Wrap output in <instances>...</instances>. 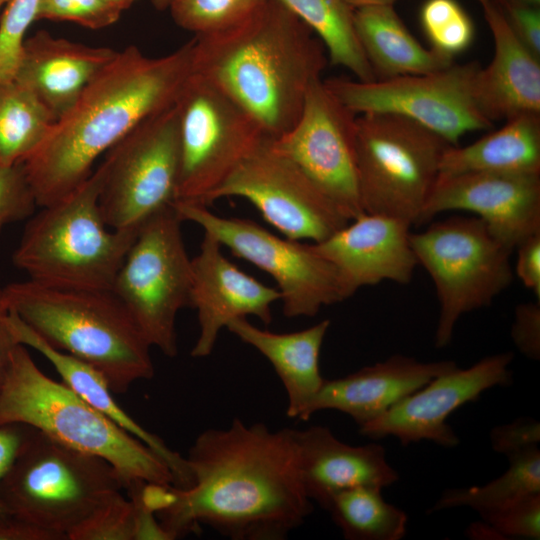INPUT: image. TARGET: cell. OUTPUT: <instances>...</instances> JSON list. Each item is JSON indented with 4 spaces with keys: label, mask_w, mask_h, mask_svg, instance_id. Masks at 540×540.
Wrapping results in <instances>:
<instances>
[{
    "label": "cell",
    "mask_w": 540,
    "mask_h": 540,
    "mask_svg": "<svg viewBox=\"0 0 540 540\" xmlns=\"http://www.w3.org/2000/svg\"><path fill=\"white\" fill-rule=\"evenodd\" d=\"M120 15L104 0H39L36 20L69 21L102 29L116 23Z\"/></svg>",
    "instance_id": "37"
},
{
    "label": "cell",
    "mask_w": 540,
    "mask_h": 540,
    "mask_svg": "<svg viewBox=\"0 0 540 540\" xmlns=\"http://www.w3.org/2000/svg\"><path fill=\"white\" fill-rule=\"evenodd\" d=\"M9 324L17 342L43 355L53 365L65 385L156 453L169 467L174 486L187 488L191 485L192 479L186 458L168 447L163 439L143 428L117 404L108 381L101 372L88 363L49 345L10 310Z\"/></svg>",
    "instance_id": "25"
},
{
    "label": "cell",
    "mask_w": 540,
    "mask_h": 540,
    "mask_svg": "<svg viewBox=\"0 0 540 540\" xmlns=\"http://www.w3.org/2000/svg\"><path fill=\"white\" fill-rule=\"evenodd\" d=\"M490 440L494 451L509 458L538 447L540 424L531 418H518L494 427L490 432Z\"/></svg>",
    "instance_id": "40"
},
{
    "label": "cell",
    "mask_w": 540,
    "mask_h": 540,
    "mask_svg": "<svg viewBox=\"0 0 540 540\" xmlns=\"http://www.w3.org/2000/svg\"><path fill=\"white\" fill-rule=\"evenodd\" d=\"M348 540H400L407 514L382 497V489L357 486L334 494L324 508Z\"/></svg>",
    "instance_id": "30"
},
{
    "label": "cell",
    "mask_w": 540,
    "mask_h": 540,
    "mask_svg": "<svg viewBox=\"0 0 540 540\" xmlns=\"http://www.w3.org/2000/svg\"><path fill=\"white\" fill-rule=\"evenodd\" d=\"M513 353L487 356L472 366H458L431 379L377 419L359 427L360 434L380 439L393 436L403 446L428 440L446 448L458 445L459 437L448 417L486 390L512 382L509 369Z\"/></svg>",
    "instance_id": "17"
},
{
    "label": "cell",
    "mask_w": 540,
    "mask_h": 540,
    "mask_svg": "<svg viewBox=\"0 0 540 540\" xmlns=\"http://www.w3.org/2000/svg\"><path fill=\"white\" fill-rule=\"evenodd\" d=\"M420 24L431 49L454 59L473 42L475 26L457 0H425Z\"/></svg>",
    "instance_id": "34"
},
{
    "label": "cell",
    "mask_w": 540,
    "mask_h": 540,
    "mask_svg": "<svg viewBox=\"0 0 540 540\" xmlns=\"http://www.w3.org/2000/svg\"><path fill=\"white\" fill-rule=\"evenodd\" d=\"M185 458L189 487L148 483L142 490L172 540L201 525L233 540H283L313 510L295 429L235 418L201 432Z\"/></svg>",
    "instance_id": "1"
},
{
    "label": "cell",
    "mask_w": 540,
    "mask_h": 540,
    "mask_svg": "<svg viewBox=\"0 0 540 540\" xmlns=\"http://www.w3.org/2000/svg\"><path fill=\"white\" fill-rule=\"evenodd\" d=\"M314 32L278 0L222 30L195 35L193 72L241 106L275 139L299 119L328 64Z\"/></svg>",
    "instance_id": "3"
},
{
    "label": "cell",
    "mask_w": 540,
    "mask_h": 540,
    "mask_svg": "<svg viewBox=\"0 0 540 540\" xmlns=\"http://www.w3.org/2000/svg\"><path fill=\"white\" fill-rule=\"evenodd\" d=\"M464 147L450 145L439 174L474 171L540 173V113H523Z\"/></svg>",
    "instance_id": "28"
},
{
    "label": "cell",
    "mask_w": 540,
    "mask_h": 540,
    "mask_svg": "<svg viewBox=\"0 0 540 540\" xmlns=\"http://www.w3.org/2000/svg\"><path fill=\"white\" fill-rule=\"evenodd\" d=\"M329 326L330 320L325 319L300 331L276 333L253 325L247 318H238L226 328L271 363L287 394V416L304 420L325 380L319 360Z\"/></svg>",
    "instance_id": "26"
},
{
    "label": "cell",
    "mask_w": 540,
    "mask_h": 540,
    "mask_svg": "<svg viewBox=\"0 0 540 540\" xmlns=\"http://www.w3.org/2000/svg\"><path fill=\"white\" fill-rule=\"evenodd\" d=\"M264 0H173L169 11L182 29L203 35L231 26Z\"/></svg>",
    "instance_id": "35"
},
{
    "label": "cell",
    "mask_w": 540,
    "mask_h": 540,
    "mask_svg": "<svg viewBox=\"0 0 540 540\" xmlns=\"http://www.w3.org/2000/svg\"><path fill=\"white\" fill-rule=\"evenodd\" d=\"M496 4L515 35L532 53L540 58L539 7L513 3Z\"/></svg>",
    "instance_id": "42"
},
{
    "label": "cell",
    "mask_w": 540,
    "mask_h": 540,
    "mask_svg": "<svg viewBox=\"0 0 540 540\" xmlns=\"http://www.w3.org/2000/svg\"><path fill=\"white\" fill-rule=\"evenodd\" d=\"M136 483L95 511L73 530L69 540H172L155 513L143 502Z\"/></svg>",
    "instance_id": "33"
},
{
    "label": "cell",
    "mask_w": 540,
    "mask_h": 540,
    "mask_svg": "<svg viewBox=\"0 0 540 540\" xmlns=\"http://www.w3.org/2000/svg\"><path fill=\"white\" fill-rule=\"evenodd\" d=\"M457 367L454 361L421 362L396 354L371 366L324 383L304 420L321 410H337L361 427L388 411L434 377Z\"/></svg>",
    "instance_id": "21"
},
{
    "label": "cell",
    "mask_w": 540,
    "mask_h": 540,
    "mask_svg": "<svg viewBox=\"0 0 540 540\" xmlns=\"http://www.w3.org/2000/svg\"><path fill=\"white\" fill-rule=\"evenodd\" d=\"M193 53L194 38L161 57L134 45L118 51L21 163L37 205L67 196L91 175L100 155L173 105L192 74Z\"/></svg>",
    "instance_id": "2"
},
{
    "label": "cell",
    "mask_w": 540,
    "mask_h": 540,
    "mask_svg": "<svg viewBox=\"0 0 540 540\" xmlns=\"http://www.w3.org/2000/svg\"><path fill=\"white\" fill-rule=\"evenodd\" d=\"M0 540H56L50 533L10 518L0 523Z\"/></svg>",
    "instance_id": "46"
},
{
    "label": "cell",
    "mask_w": 540,
    "mask_h": 540,
    "mask_svg": "<svg viewBox=\"0 0 540 540\" xmlns=\"http://www.w3.org/2000/svg\"><path fill=\"white\" fill-rule=\"evenodd\" d=\"M478 61L427 74L362 82L324 80L327 88L356 115L391 113L431 130L452 146L466 133L489 130L493 122L480 111L474 93Z\"/></svg>",
    "instance_id": "14"
},
{
    "label": "cell",
    "mask_w": 540,
    "mask_h": 540,
    "mask_svg": "<svg viewBox=\"0 0 540 540\" xmlns=\"http://www.w3.org/2000/svg\"><path fill=\"white\" fill-rule=\"evenodd\" d=\"M295 432L305 491L323 508L342 490L357 486L383 489L399 479L380 444L349 445L321 425Z\"/></svg>",
    "instance_id": "24"
},
{
    "label": "cell",
    "mask_w": 540,
    "mask_h": 540,
    "mask_svg": "<svg viewBox=\"0 0 540 540\" xmlns=\"http://www.w3.org/2000/svg\"><path fill=\"white\" fill-rule=\"evenodd\" d=\"M30 426L10 424L0 427V480L22 445ZM10 517L0 502V523Z\"/></svg>",
    "instance_id": "44"
},
{
    "label": "cell",
    "mask_w": 540,
    "mask_h": 540,
    "mask_svg": "<svg viewBox=\"0 0 540 540\" xmlns=\"http://www.w3.org/2000/svg\"><path fill=\"white\" fill-rule=\"evenodd\" d=\"M103 179L100 163L75 190L30 217L12 255L29 280L59 288L112 289L139 230L106 225L99 208Z\"/></svg>",
    "instance_id": "6"
},
{
    "label": "cell",
    "mask_w": 540,
    "mask_h": 540,
    "mask_svg": "<svg viewBox=\"0 0 540 540\" xmlns=\"http://www.w3.org/2000/svg\"><path fill=\"white\" fill-rule=\"evenodd\" d=\"M516 249V275L540 301V233L526 238Z\"/></svg>",
    "instance_id": "43"
},
{
    "label": "cell",
    "mask_w": 540,
    "mask_h": 540,
    "mask_svg": "<svg viewBox=\"0 0 540 540\" xmlns=\"http://www.w3.org/2000/svg\"><path fill=\"white\" fill-rule=\"evenodd\" d=\"M503 539L540 538V493L526 496L502 509L481 516Z\"/></svg>",
    "instance_id": "38"
},
{
    "label": "cell",
    "mask_w": 540,
    "mask_h": 540,
    "mask_svg": "<svg viewBox=\"0 0 540 540\" xmlns=\"http://www.w3.org/2000/svg\"><path fill=\"white\" fill-rule=\"evenodd\" d=\"M353 9L368 6H394L398 0H342Z\"/></svg>",
    "instance_id": "47"
},
{
    "label": "cell",
    "mask_w": 540,
    "mask_h": 540,
    "mask_svg": "<svg viewBox=\"0 0 540 540\" xmlns=\"http://www.w3.org/2000/svg\"><path fill=\"white\" fill-rule=\"evenodd\" d=\"M10 0H0V8L3 4L8 3Z\"/></svg>",
    "instance_id": "51"
},
{
    "label": "cell",
    "mask_w": 540,
    "mask_h": 540,
    "mask_svg": "<svg viewBox=\"0 0 540 540\" xmlns=\"http://www.w3.org/2000/svg\"><path fill=\"white\" fill-rule=\"evenodd\" d=\"M449 146L436 133L400 115H357L356 161L363 211L419 225Z\"/></svg>",
    "instance_id": "8"
},
{
    "label": "cell",
    "mask_w": 540,
    "mask_h": 540,
    "mask_svg": "<svg viewBox=\"0 0 540 540\" xmlns=\"http://www.w3.org/2000/svg\"><path fill=\"white\" fill-rule=\"evenodd\" d=\"M122 490L109 462L30 427L0 480V502L10 517L62 540Z\"/></svg>",
    "instance_id": "7"
},
{
    "label": "cell",
    "mask_w": 540,
    "mask_h": 540,
    "mask_svg": "<svg viewBox=\"0 0 540 540\" xmlns=\"http://www.w3.org/2000/svg\"><path fill=\"white\" fill-rule=\"evenodd\" d=\"M151 4L158 11L168 10L173 0H150Z\"/></svg>",
    "instance_id": "50"
},
{
    "label": "cell",
    "mask_w": 540,
    "mask_h": 540,
    "mask_svg": "<svg viewBox=\"0 0 540 540\" xmlns=\"http://www.w3.org/2000/svg\"><path fill=\"white\" fill-rule=\"evenodd\" d=\"M101 164L99 208L108 227L140 230L174 205L179 176L175 103L135 126L106 152Z\"/></svg>",
    "instance_id": "13"
},
{
    "label": "cell",
    "mask_w": 540,
    "mask_h": 540,
    "mask_svg": "<svg viewBox=\"0 0 540 540\" xmlns=\"http://www.w3.org/2000/svg\"><path fill=\"white\" fill-rule=\"evenodd\" d=\"M251 202L263 219L295 241L318 243L349 220L340 209L265 137L207 199L209 207L225 197Z\"/></svg>",
    "instance_id": "15"
},
{
    "label": "cell",
    "mask_w": 540,
    "mask_h": 540,
    "mask_svg": "<svg viewBox=\"0 0 540 540\" xmlns=\"http://www.w3.org/2000/svg\"><path fill=\"white\" fill-rule=\"evenodd\" d=\"M350 222L310 245L337 268L351 294L382 281L409 283L418 264L410 243L412 225L366 212Z\"/></svg>",
    "instance_id": "20"
},
{
    "label": "cell",
    "mask_w": 540,
    "mask_h": 540,
    "mask_svg": "<svg viewBox=\"0 0 540 540\" xmlns=\"http://www.w3.org/2000/svg\"><path fill=\"white\" fill-rule=\"evenodd\" d=\"M30 426L76 450L103 458L125 490L139 482L168 485L166 463L143 442L94 409L63 382L45 375L18 344L0 388V427Z\"/></svg>",
    "instance_id": "5"
},
{
    "label": "cell",
    "mask_w": 540,
    "mask_h": 540,
    "mask_svg": "<svg viewBox=\"0 0 540 540\" xmlns=\"http://www.w3.org/2000/svg\"><path fill=\"white\" fill-rule=\"evenodd\" d=\"M452 210L472 212L513 252L540 233V173L474 171L439 174L420 224Z\"/></svg>",
    "instance_id": "18"
},
{
    "label": "cell",
    "mask_w": 540,
    "mask_h": 540,
    "mask_svg": "<svg viewBox=\"0 0 540 540\" xmlns=\"http://www.w3.org/2000/svg\"><path fill=\"white\" fill-rule=\"evenodd\" d=\"M21 163H0V234L5 226L30 218L37 207Z\"/></svg>",
    "instance_id": "39"
},
{
    "label": "cell",
    "mask_w": 540,
    "mask_h": 540,
    "mask_svg": "<svg viewBox=\"0 0 540 540\" xmlns=\"http://www.w3.org/2000/svg\"><path fill=\"white\" fill-rule=\"evenodd\" d=\"M356 117L319 79L309 88L295 125L271 138L274 147L349 221L364 213L358 188Z\"/></svg>",
    "instance_id": "16"
},
{
    "label": "cell",
    "mask_w": 540,
    "mask_h": 540,
    "mask_svg": "<svg viewBox=\"0 0 540 540\" xmlns=\"http://www.w3.org/2000/svg\"><path fill=\"white\" fill-rule=\"evenodd\" d=\"M496 3H513V4H521V5H528V6H535L539 7L540 0H494Z\"/></svg>",
    "instance_id": "49"
},
{
    "label": "cell",
    "mask_w": 540,
    "mask_h": 540,
    "mask_svg": "<svg viewBox=\"0 0 540 540\" xmlns=\"http://www.w3.org/2000/svg\"><path fill=\"white\" fill-rule=\"evenodd\" d=\"M39 0H10L0 20V85L14 79L24 35L36 20Z\"/></svg>",
    "instance_id": "36"
},
{
    "label": "cell",
    "mask_w": 540,
    "mask_h": 540,
    "mask_svg": "<svg viewBox=\"0 0 540 540\" xmlns=\"http://www.w3.org/2000/svg\"><path fill=\"white\" fill-rule=\"evenodd\" d=\"M54 122L28 88L15 80L0 85V163H22L39 147Z\"/></svg>",
    "instance_id": "32"
},
{
    "label": "cell",
    "mask_w": 540,
    "mask_h": 540,
    "mask_svg": "<svg viewBox=\"0 0 540 540\" xmlns=\"http://www.w3.org/2000/svg\"><path fill=\"white\" fill-rule=\"evenodd\" d=\"M175 105L179 132L176 202L206 206L210 194L267 136L241 106L193 71Z\"/></svg>",
    "instance_id": "11"
},
{
    "label": "cell",
    "mask_w": 540,
    "mask_h": 540,
    "mask_svg": "<svg viewBox=\"0 0 540 540\" xmlns=\"http://www.w3.org/2000/svg\"><path fill=\"white\" fill-rule=\"evenodd\" d=\"M511 338L527 358L540 359V301L521 303L516 307Z\"/></svg>",
    "instance_id": "41"
},
{
    "label": "cell",
    "mask_w": 540,
    "mask_h": 540,
    "mask_svg": "<svg viewBox=\"0 0 540 540\" xmlns=\"http://www.w3.org/2000/svg\"><path fill=\"white\" fill-rule=\"evenodd\" d=\"M18 344L10 328L9 308L3 287L0 286V388L9 370L13 351Z\"/></svg>",
    "instance_id": "45"
},
{
    "label": "cell",
    "mask_w": 540,
    "mask_h": 540,
    "mask_svg": "<svg viewBox=\"0 0 540 540\" xmlns=\"http://www.w3.org/2000/svg\"><path fill=\"white\" fill-rule=\"evenodd\" d=\"M354 22L375 80L432 73L454 63V59L425 48L406 27L394 6L357 8Z\"/></svg>",
    "instance_id": "27"
},
{
    "label": "cell",
    "mask_w": 540,
    "mask_h": 540,
    "mask_svg": "<svg viewBox=\"0 0 540 540\" xmlns=\"http://www.w3.org/2000/svg\"><path fill=\"white\" fill-rule=\"evenodd\" d=\"M8 308L52 347L101 372L113 393L154 375L151 346L111 290L32 280L3 287Z\"/></svg>",
    "instance_id": "4"
},
{
    "label": "cell",
    "mask_w": 540,
    "mask_h": 540,
    "mask_svg": "<svg viewBox=\"0 0 540 540\" xmlns=\"http://www.w3.org/2000/svg\"><path fill=\"white\" fill-rule=\"evenodd\" d=\"M417 263L436 289L439 317L435 346L452 339L460 317L489 306L513 280L511 251L478 217L452 216L410 234Z\"/></svg>",
    "instance_id": "9"
},
{
    "label": "cell",
    "mask_w": 540,
    "mask_h": 540,
    "mask_svg": "<svg viewBox=\"0 0 540 540\" xmlns=\"http://www.w3.org/2000/svg\"><path fill=\"white\" fill-rule=\"evenodd\" d=\"M183 221L199 225L231 253L269 274L286 317H311L351 297L337 268L310 244L280 238L249 219L222 217L207 206L176 202Z\"/></svg>",
    "instance_id": "12"
},
{
    "label": "cell",
    "mask_w": 540,
    "mask_h": 540,
    "mask_svg": "<svg viewBox=\"0 0 540 540\" xmlns=\"http://www.w3.org/2000/svg\"><path fill=\"white\" fill-rule=\"evenodd\" d=\"M191 262L189 306L196 310L199 325L192 357L209 356L220 331L234 319L255 316L266 325L271 323L272 305L281 298L279 290L233 264L211 234L204 232L199 253Z\"/></svg>",
    "instance_id": "19"
},
{
    "label": "cell",
    "mask_w": 540,
    "mask_h": 540,
    "mask_svg": "<svg viewBox=\"0 0 540 540\" xmlns=\"http://www.w3.org/2000/svg\"><path fill=\"white\" fill-rule=\"evenodd\" d=\"M278 1L320 39L332 65L348 69L359 81L375 80L356 32L355 9L342 0Z\"/></svg>",
    "instance_id": "29"
},
{
    "label": "cell",
    "mask_w": 540,
    "mask_h": 540,
    "mask_svg": "<svg viewBox=\"0 0 540 540\" xmlns=\"http://www.w3.org/2000/svg\"><path fill=\"white\" fill-rule=\"evenodd\" d=\"M509 468L482 486L445 490L430 512L469 507L480 516L502 509L526 496L540 493V450L533 448L511 456Z\"/></svg>",
    "instance_id": "31"
},
{
    "label": "cell",
    "mask_w": 540,
    "mask_h": 540,
    "mask_svg": "<svg viewBox=\"0 0 540 540\" xmlns=\"http://www.w3.org/2000/svg\"><path fill=\"white\" fill-rule=\"evenodd\" d=\"M117 52L39 30L24 40L13 80L28 88L56 121Z\"/></svg>",
    "instance_id": "22"
},
{
    "label": "cell",
    "mask_w": 540,
    "mask_h": 540,
    "mask_svg": "<svg viewBox=\"0 0 540 540\" xmlns=\"http://www.w3.org/2000/svg\"><path fill=\"white\" fill-rule=\"evenodd\" d=\"M104 1L122 13L124 10L130 8L138 0H104Z\"/></svg>",
    "instance_id": "48"
},
{
    "label": "cell",
    "mask_w": 540,
    "mask_h": 540,
    "mask_svg": "<svg viewBox=\"0 0 540 540\" xmlns=\"http://www.w3.org/2000/svg\"><path fill=\"white\" fill-rule=\"evenodd\" d=\"M492 33L494 54L476 74V103L490 121L540 113V58L515 35L494 0H476Z\"/></svg>",
    "instance_id": "23"
},
{
    "label": "cell",
    "mask_w": 540,
    "mask_h": 540,
    "mask_svg": "<svg viewBox=\"0 0 540 540\" xmlns=\"http://www.w3.org/2000/svg\"><path fill=\"white\" fill-rule=\"evenodd\" d=\"M174 205L140 228L118 270L111 291L124 305L151 347L178 353L176 318L189 306L192 262Z\"/></svg>",
    "instance_id": "10"
}]
</instances>
